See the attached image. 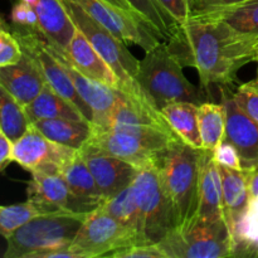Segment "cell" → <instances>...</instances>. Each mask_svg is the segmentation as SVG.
I'll return each mask as SVG.
<instances>
[{
  "mask_svg": "<svg viewBox=\"0 0 258 258\" xmlns=\"http://www.w3.org/2000/svg\"><path fill=\"white\" fill-rule=\"evenodd\" d=\"M258 39L244 37L229 25L206 15H193L176 24L165 40L183 67L196 68L202 88H231L238 71L253 62Z\"/></svg>",
  "mask_w": 258,
  "mask_h": 258,
  "instance_id": "6da1fadb",
  "label": "cell"
},
{
  "mask_svg": "<svg viewBox=\"0 0 258 258\" xmlns=\"http://www.w3.org/2000/svg\"><path fill=\"white\" fill-rule=\"evenodd\" d=\"M202 154V149L176 140L158 163L164 189L173 207L175 228H184L197 218Z\"/></svg>",
  "mask_w": 258,
  "mask_h": 258,
  "instance_id": "7a4b0ae2",
  "label": "cell"
},
{
  "mask_svg": "<svg viewBox=\"0 0 258 258\" xmlns=\"http://www.w3.org/2000/svg\"><path fill=\"white\" fill-rule=\"evenodd\" d=\"M76 27L107 62L120 81V92L136 105L151 111H160L136 81L139 59L127 49L125 42L98 24L82 8L72 0H62Z\"/></svg>",
  "mask_w": 258,
  "mask_h": 258,
  "instance_id": "3957f363",
  "label": "cell"
},
{
  "mask_svg": "<svg viewBox=\"0 0 258 258\" xmlns=\"http://www.w3.org/2000/svg\"><path fill=\"white\" fill-rule=\"evenodd\" d=\"M176 140L180 139L174 131L159 126L118 125L92 127L87 143L140 169L158 165L164 151Z\"/></svg>",
  "mask_w": 258,
  "mask_h": 258,
  "instance_id": "277c9868",
  "label": "cell"
},
{
  "mask_svg": "<svg viewBox=\"0 0 258 258\" xmlns=\"http://www.w3.org/2000/svg\"><path fill=\"white\" fill-rule=\"evenodd\" d=\"M136 81L159 110L178 101L197 105L203 102L201 91L186 80L183 66L169 50L165 40L145 52V57L139 60Z\"/></svg>",
  "mask_w": 258,
  "mask_h": 258,
  "instance_id": "5b68a950",
  "label": "cell"
},
{
  "mask_svg": "<svg viewBox=\"0 0 258 258\" xmlns=\"http://www.w3.org/2000/svg\"><path fill=\"white\" fill-rule=\"evenodd\" d=\"M87 214L47 213L34 217L7 237L5 258H39L70 247Z\"/></svg>",
  "mask_w": 258,
  "mask_h": 258,
  "instance_id": "8992f818",
  "label": "cell"
},
{
  "mask_svg": "<svg viewBox=\"0 0 258 258\" xmlns=\"http://www.w3.org/2000/svg\"><path fill=\"white\" fill-rule=\"evenodd\" d=\"M131 188L141 216L144 242L145 244L160 243L175 229V217L158 165L138 169Z\"/></svg>",
  "mask_w": 258,
  "mask_h": 258,
  "instance_id": "52a82bcc",
  "label": "cell"
},
{
  "mask_svg": "<svg viewBox=\"0 0 258 258\" xmlns=\"http://www.w3.org/2000/svg\"><path fill=\"white\" fill-rule=\"evenodd\" d=\"M156 246L166 258H223L233 253L232 234L224 219H194L189 226L171 231Z\"/></svg>",
  "mask_w": 258,
  "mask_h": 258,
  "instance_id": "ba28073f",
  "label": "cell"
},
{
  "mask_svg": "<svg viewBox=\"0 0 258 258\" xmlns=\"http://www.w3.org/2000/svg\"><path fill=\"white\" fill-rule=\"evenodd\" d=\"M135 244H141L138 236L100 206L87 214L70 247L77 258H95Z\"/></svg>",
  "mask_w": 258,
  "mask_h": 258,
  "instance_id": "9c48e42d",
  "label": "cell"
},
{
  "mask_svg": "<svg viewBox=\"0 0 258 258\" xmlns=\"http://www.w3.org/2000/svg\"><path fill=\"white\" fill-rule=\"evenodd\" d=\"M12 32L19 40L23 52L29 54L37 62L38 67L44 77L45 83L50 86L55 92L59 93L62 97L70 101L72 105H75L91 122L92 111L80 97L75 87V83L66 71L62 60L59 59L54 49L48 44L44 37L35 30L22 29V28L15 27H12Z\"/></svg>",
  "mask_w": 258,
  "mask_h": 258,
  "instance_id": "30bf717a",
  "label": "cell"
},
{
  "mask_svg": "<svg viewBox=\"0 0 258 258\" xmlns=\"http://www.w3.org/2000/svg\"><path fill=\"white\" fill-rule=\"evenodd\" d=\"M92 19L125 43H134L145 52L161 42L153 29L138 15L120 9L105 0H72Z\"/></svg>",
  "mask_w": 258,
  "mask_h": 258,
  "instance_id": "8fae6325",
  "label": "cell"
},
{
  "mask_svg": "<svg viewBox=\"0 0 258 258\" xmlns=\"http://www.w3.org/2000/svg\"><path fill=\"white\" fill-rule=\"evenodd\" d=\"M27 193L28 201L37 204L45 214H88L101 206L76 196L57 171H33Z\"/></svg>",
  "mask_w": 258,
  "mask_h": 258,
  "instance_id": "7c38bea8",
  "label": "cell"
},
{
  "mask_svg": "<svg viewBox=\"0 0 258 258\" xmlns=\"http://www.w3.org/2000/svg\"><path fill=\"white\" fill-rule=\"evenodd\" d=\"M78 150L50 141L30 123L24 134L13 143V161L30 171H59Z\"/></svg>",
  "mask_w": 258,
  "mask_h": 258,
  "instance_id": "4fadbf2b",
  "label": "cell"
},
{
  "mask_svg": "<svg viewBox=\"0 0 258 258\" xmlns=\"http://www.w3.org/2000/svg\"><path fill=\"white\" fill-rule=\"evenodd\" d=\"M226 110V140L238 150L243 169L258 166V123L242 111L233 98L231 88L221 90Z\"/></svg>",
  "mask_w": 258,
  "mask_h": 258,
  "instance_id": "5bb4252c",
  "label": "cell"
},
{
  "mask_svg": "<svg viewBox=\"0 0 258 258\" xmlns=\"http://www.w3.org/2000/svg\"><path fill=\"white\" fill-rule=\"evenodd\" d=\"M78 151L85 159L105 198L118 193L133 183L138 168L131 164L115 158L88 143Z\"/></svg>",
  "mask_w": 258,
  "mask_h": 258,
  "instance_id": "9a60e30c",
  "label": "cell"
},
{
  "mask_svg": "<svg viewBox=\"0 0 258 258\" xmlns=\"http://www.w3.org/2000/svg\"><path fill=\"white\" fill-rule=\"evenodd\" d=\"M49 44V43H48ZM50 45V44H49ZM52 47V45H50ZM53 48V47H52ZM54 49V48H53ZM59 59L62 60L66 71L68 72L70 77L72 78L75 87L77 90L78 95L86 102V105L92 111V120L91 125L93 127H102L112 112L115 107L116 100H117V91L108 87L105 83H101L98 81L92 80V78L86 77L81 72H78L66 58L64 53L58 52L54 49Z\"/></svg>",
  "mask_w": 258,
  "mask_h": 258,
  "instance_id": "2e32d148",
  "label": "cell"
},
{
  "mask_svg": "<svg viewBox=\"0 0 258 258\" xmlns=\"http://www.w3.org/2000/svg\"><path fill=\"white\" fill-rule=\"evenodd\" d=\"M0 85L25 107L39 95L47 83L37 62L23 52L17 63L0 68Z\"/></svg>",
  "mask_w": 258,
  "mask_h": 258,
  "instance_id": "e0dca14e",
  "label": "cell"
},
{
  "mask_svg": "<svg viewBox=\"0 0 258 258\" xmlns=\"http://www.w3.org/2000/svg\"><path fill=\"white\" fill-rule=\"evenodd\" d=\"M68 62L86 77L92 78L108 87L120 91V81L112 68L98 54L87 38L76 27L75 35L64 52Z\"/></svg>",
  "mask_w": 258,
  "mask_h": 258,
  "instance_id": "ac0fdd59",
  "label": "cell"
},
{
  "mask_svg": "<svg viewBox=\"0 0 258 258\" xmlns=\"http://www.w3.org/2000/svg\"><path fill=\"white\" fill-rule=\"evenodd\" d=\"M196 219L204 222H218L224 219L221 171L211 151L203 150L202 154L199 203Z\"/></svg>",
  "mask_w": 258,
  "mask_h": 258,
  "instance_id": "d6986e66",
  "label": "cell"
},
{
  "mask_svg": "<svg viewBox=\"0 0 258 258\" xmlns=\"http://www.w3.org/2000/svg\"><path fill=\"white\" fill-rule=\"evenodd\" d=\"M34 9L39 22V33L58 52L64 53L76 32L62 0H38Z\"/></svg>",
  "mask_w": 258,
  "mask_h": 258,
  "instance_id": "ffe728a7",
  "label": "cell"
},
{
  "mask_svg": "<svg viewBox=\"0 0 258 258\" xmlns=\"http://www.w3.org/2000/svg\"><path fill=\"white\" fill-rule=\"evenodd\" d=\"M219 171H221L222 190H223L224 219L231 231V227L247 211L251 198L247 188L244 170H233V169L219 166Z\"/></svg>",
  "mask_w": 258,
  "mask_h": 258,
  "instance_id": "44dd1931",
  "label": "cell"
},
{
  "mask_svg": "<svg viewBox=\"0 0 258 258\" xmlns=\"http://www.w3.org/2000/svg\"><path fill=\"white\" fill-rule=\"evenodd\" d=\"M24 108L30 122L42 118H68L90 122L75 105L48 85H45L39 95Z\"/></svg>",
  "mask_w": 258,
  "mask_h": 258,
  "instance_id": "7402d4cb",
  "label": "cell"
},
{
  "mask_svg": "<svg viewBox=\"0 0 258 258\" xmlns=\"http://www.w3.org/2000/svg\"><path fill=\"white\" fill-rule=\"evenodd\" d=\"M32 125L50 141L80 150L90 139L91 122L68 118H42L33 121Z\"/></svg>",
  "mask_w": 258,
  "mask_h": 258,
  "instance_id": "603a6c76",
  "label": "cell"
},
{
  "mask_svg": "<svg viewBox=\"0 0 258 258\" xmlns=\"http://www.w3.org/2000/svg\"><path fill=\"white\" fill-rule=\"evenodd\" d=\"M198 106L193 102L178 101L168 103L160 110L161 115L178 138L194 149H202L198 125Z\"/></svg>",
  "mask_w": 258,
  "mask_h": 258,
  "instance_id": "cb8c5ba5",
  "label": "cell"
},
{
  "mask_svg": "<svg viewBox=\"0 0 258 258\" xmlns=\"http://www.w3.org/2000/svg\"><path fill=\"white\" fill-rule=\"evenodd\" d=\"M58 173L63 176L71 190L83 201L101 204L105 199L80 151H77V154L67 161Z\"/></svg>",
  "mask_w": 258,
  "mask_h": 258,
  "instance_id": "d4e9b609",
  "label": "cell"
},
{
  "mask_svg": "<svg viewBox=\"0 0 258 258\" xmlns=\"http://www.w3.org/2000/svg\"><path fill=\"white\" fill-rule=\"evenodd\" d=\"M199 15L221 20L234 32L258 39V0H244L238 4Z\"/></svg>",
  "mask_w": 258,
  "mask_h": 258,
  "instance_id": "484cf974",
  "label": "cell"
},
{
  "mask_svg": "<svg viewBox=\"0 0 258 258\" xmlns=\"http://www.w3.org/2000/svg\"><path fill=\"white\" fill-rule=\"evenodd\" d=\"M101 208L110 213L113 218L127 227L131 232L138 236L141 244H145L143 238V226H141V216L134 197L131 184L118 193L103 199Z\"/></svg>",
  "mask_w": 258,
  "mask_h": 258,
  "instance_id": "4316f807",
  "label": "cell"
},
{
  "mask_svg": "<svg viewBox=\"0 0 258 258\" xmlns=\"http://www.w3.org/2000/svg\"><path fill=\"white\" fill-rule=\"evenodd\" d=\"M202 150L213 151L226 138V110L223 103L202 102L198 106Z\"/></svg>",
  "mask_w": 258,
  "mask_h": 258,
  "instance_id": "83f0119b",
  "label": "cell"
},
{
  "mask_svg": "<svg viewBox=\"0 0 258 258\" xmlns=\"http://www.w3.org/2000/svg\"><path fill=\"white\" fill-rule=\"evenodd\" d=\"M30 123L24 106L0 85V130L14 143Z\"/></svg>",
  "mask_w": 258,
  "mask_h": 258,
  "instance_id": "f1b7e54d",
  "label": "cell"
},
{
  "mask_svg": "<svg viewBox=\"0 0 258 258\" xmlns=\"http://www.w3.org/2000/svg\"><path fill=\"white\" fill-rule=\"evenodd\" d=\"M127 3L160 39L168 40L176 23L158 0H127Z\"/></svg>",
  "mask_w": 258,
  "mask_h": 258,
  "instance_id": "f546056e",
  "label": "cell"
},
{
  "mask_svg": "<svg viewBox=\"0 0 258 258\" xmlns=\"http://www.w3.org/2000/svg\"><path fill=\"white\" fill-rule=\"evenodd\" d=\"M231 234L233 251L243 244L258 242V199H249L247 211L231 227Z\"/></svg>",
  "mask_w": 258,
  "mask_h": 258,
  "instance_id": "4dcf8cb0",
  "label": "cell"
},
{
  "mask_svg": "<svg viewBox=\"0 0 258 258\" xmlns=\"http://www.w3.org/2000/svg\"><path fill=\"white\" fill-rule=\"evenodd\" d=\"M232 93L242 111L258 123V77L249 82L242 83L236 91H232Z\"/></svg>",
  "mask_w": 258,
  "mask_h": 258,
  "instance_id": "1f68e13d",
  "label": "cell"
},
{
  "mask_svg": "<svg viewBox=\"0 0 258 258\" xmlns=\"http://www.w3.org/2000/svg\"><path fill=\"white\" fill-rule=\"evenodd\" d=\"M23 49L19 40L7 24H0V68L14 64L22 58Z\"/></svg>",
  "mask_w": 258,
  "mask_h": 258,
  "instance_id": "d6a6232c",
  "label": "cell"
},
{
  "mask_svg": "<svg viewBox=\"0 0 258 258\" xmlns=\"http://www.w3.org/2000/svg\"><path fill=\"white\" fill-rule=\"evenodd\" d=\"M10 19L15 28H22V29H29L39 32V22H38V15L34 7L27 4L24 2H18L13 7L10 13Z\"/></svg>",
  "mask_w": 258,
  "mask_h": 258,
  "instance_id": "836d02e7",
  "label": "cell"
},
{
  "mask_svg": "<svg viewBox=\"0 0 258 258\" xmlns=\"http://www.w3.org/2000/svg\"><path fill=\"white\" fill-rule=\"evenodd\" d=\"M212 155H213L214 161L218 166L233 169V170H243L238 150H237L233 144L229 143L226 139H223L214 148V150L212 151Z\"/></svg>",
  "mask_w": 258,
  "mask_h": 258,
  "instance_id": "e575fe53",
  "label": "cell"
},
{
  "mask_svg": "<svg viewBox=\"0 0 258 258\" xmlns=\"http://www.w3.org/2000/svg\"><path fill=\"white\" fill-rule=\"evenodd\" d=\"M108 257L112 258H166L156 244H135L128 248L120 249Z\"/></svg>",
  "mask_w": 258,
  "mask_h": 258,
  "instance_id": "d590c367",
  "label": "cell"
},
{
  "mask_svg": "<svg viewBox=\"0 0 258 258\" xmlns=\"http://www.w3.org/2000/svg\"><path fill=\"white\" fill-rule=\"evenodd\" d=\"M165 12L175 20L176 24H183L191 17V0H158Z\"/></svg>",
  "mask_w": 258,
  "mask_h": 258,
  "instance_id": "8d00e7d4",
  "label": "cell"
},
{
  "mask_svg": "<svg viewBox=\"0 0 258 258\" xmlns=\"http://www.w3.org/2000/svg\"><path fill=\"white\" fill-rule=\"evenodd\" d=\"M242 2L244 0H191V17L214 12Z\"/></svg>",
  "mask_w": 258,
  "mask_h": 258,
  "instance_id": "74e56055",
  "label": "cell"
},
{
  "mask_svg": "<svg viewBox=\"0 0 258 258\" xmlns=\"http://www.w3.org/2000/svg\"><path fill=\"white\" fill-rule=\"evenodd\" d=\"M13 141L0 130V171L4 170L13 161Z\"/></svg>",
  "mask_w": 258,
  "mask_h": 258,
  "instance_id": "f35d334b",
  "label": "cell"
},
{
  "mask_svg": "<svg viewBox=\"0 0 258 258\" xmlns=\"http://www.w3.org/2000/svg\"><path fill=\"white\" fill-rule=\"evenodd\" d=\"M243 170L246 173L249 198L258 199V166L252 169H243Z\"/></svg>",
  "mask_w": 258,
  "mask_h": 258,
  "instance_id": "ab89813d",
  "label": "cell"
},
{
  "mask_svg": "<svg viewBox=\"0 0 258 258\" xmlns=\"http://www.w3.org/2000/svg\"><path fill=\"white\" fill-rule=\"evenodd\" d=\"M232 257H258V242L237 247Z\"/></svg>",
  "mask_w": 258,
  "mask_h": 258,
  "instance_id": "60d3db41",
  "label": "cell"
},
{
  "mask_svg": "<svg viewBox=\"0 0 258 258\" xmlns=\"http://www.w3.org/2000/svg\"><path fill=\"white\" fill-rule=\"evenodd\" d=\"M105 2L110 3V4H112V5H115V7L120 8V9L126 10V12L133 13V14L138 15L135 12H134V9H133V8H131V5L128 4L127 0H105ZM138 17H139V15H138ZM139 18H140V17H139Z\"/></svg>",
  "mask_w": 258,
  "mask_h": 258,
  "instance_id": "b9f144b4",
  "label": "cell"
},
{
  "mask_svg": "<svg viewBox=\"0 0 258 258\" xmlns=\"http://www.w3.org/2000/svg\"><path fill=\"white\" fill-rule=\"evenodd\" d=\"M253 62L257 63V77H258V40L254 45V58H253Z\"/></svg>",
  "mask_w": 258,
  "mask_h": 258,
  "instance_id": "7bdbcfd3",
  "label": "cell"
},
{
  "mask_svg": "<svg viewBox=\"0 0 258 258\" xmlns=\"http://www.w3.org/2000/svg\"><path fill=\"white\" fill-rule=\"evenodd\" d=\"M0 24H5L4 19H3V18H2V17H0Z\"/></svg>",
  "mask_w": 258,
  "mask_h": 258,
  "instance_id": "ee69618b",
  "label": "cell"
}]
</instances>
